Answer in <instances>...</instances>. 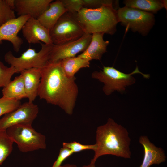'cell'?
Segmentation results:
<instances>
[{
  "mask_svg": "<svg viewBox=\"0 0 167 167\" xmlns=\"http://www.w3.org/2000/svg\"><path fill=\"white\" fill-rule=\"evenodd\" d=\"M13 143L6 130H0V165L11 153Z\"/></svg>",
  "mask_w": 167,
  "mask_h": 167,
  "instance_id": "obj_21",
  "label": "cell"
},
{
  "mask_svg": "<svg viewBox=\"0 0 167 167\" xmlns=\"http://www.w3.org/2000/svg\"><path fill=\"white\" fill-rule=\"evenodd\" d=\"M66 12L76 14L83 8V0H61Z\"/></svg>",
  "mask_w": 167,
  "mask_h": 167,
  "instance_id": "obj_25",
  "label": "cell"
},
{
  "mask_svg": "<svg viewBox=\"0 0 167 167\" xmlns=\"http://www.w3.org/2000/svg\"><path fill=\"white\" fill-rule=\"evenodd\" d=\"M130 141L127 130L109 118L106 123L96 129V148L90 163L95 164L100 157L107 155L131 158Z\"/></svg>",
  "mask_w": 167,
  "mask_h": 167,
  "instance_id": "obj_2",
  "label": "cell"
},
{
  "mask_svg": "<svg viewBox=\"0 0 167 167\" xmlns=\"http://www.w3.org/2000/svg\"><path fill=\"white\" fill-rule=\"evenodd\" d=\"M83 8L96 9L100 7L105 4H113L111 0H83Z\"/></svg>",
  "mask_w": 167,
  "mask_h": 167,
  "instance_id": "obj_28",
  "label": "cell"
},
{
  "mask_svg": "<svg viewBox=\"0 0 167 167\" xmlns=\"http://www.w3.org/2000/svg\"><path fill=\"white\" fill-rule=\"evenodd\" d=\"M21 104L20 100L0 98V117L16 109Z\"/></svg>",
  "mask_w": 167,
  "mask_h": 167,
  "instance_id": "obj_24",
  "label": "cell"
},
{
  "mask_svg": "<svg viewBox=\"0 0 167 167\" xmlns=\"http://www.w3.org/2000/svg\"><path fill=\"white\" fill-rule=\"evenodd\" d=\"M40 44L41 49L38 52L29 48L19 57L14 56L11 51H8L4 55L5 61L11 66L15 68L18 73L32 68H42L49 61L50 54L53 44Z\"/></svg>",
  "mask_w": 167,
  "mask_h": 167,
  "instance_id": "obj_6",
  "label": "cell"
},
{
  "mask_svg": "<svg viewBox=\"0 0 167 167\" xmlns=\"http://www.w3.org/2000/svg\"><path fill=\"white\" fill-rule=\"evenodd\" d=\"M92 34L85 33L76 40L59 45H54L51 50L49 61L56 62L67 58L75 57L84 52L90 42Z\"/></svg>",
  "mask_w": 167,
  "mask_h": 167,
  "instance_id": "obj_10",
  "label": "cell"
},
{
  "mask_svg": "<svg viewBox=\"0 0 167 167\" xmlns=\"http://www.w3.org/2000/svg\"><path fill=\"white\" fill-rule=\"evenodd\" d=\"M117 15L118 22L127 29L143 36L147 35L155 24L153 14L125 6L117 10Z\"/></svg>",
  "mask_w": 167,
  "mask_h": 167,
  "instance_id": "obj_8",
  "label": "cell"
},
{
  "mask_svg": "<svg viewBox=\"0 0 167 167\" xmlns=\"http://www.w3.org/2000/svg\"><path fill=\"white\" fill-rule=\"evenodd\" d=\"M135 74H141L147 79L150 77L149 75L140 71L137 66L133 72L128 74L121 72L113 67L104 66L102 71L93 72L91 77L104 84L103 90L106 95H109L115 91L122 92L126 86L134 84L135 79L132 75Z\"/></svg>",
  "mask_w": 167,
  "mask_h": 167,
  "instance_id": "obj_4",
  "label": "cell"
},
{
  "mask_svg": "<svg viewBox=\"0 0 167 167\" xmlns=\"http://www.w3.org/2000/svg\"><path fill=\"white\" fill-rule=\"evenodd\" d=\"M16 18L15 11L9 5L7 0H0V27Z\"/></svg>",
  "mask_w": 167,
  "mask_h": 167,
  "instance_id": "obj_22",
  "label": "cell"
},
{
  "mask_svg": "<svg viewBox=\"0 0 167 167\" xmlns=\"http://www.w3.org/2000/svg\"><path fill=\"white\" fill-rule=\"evenodd\" d=\"M60 62L65 74L70 78L75 77V74L81 69L89 67L90 64L89 61L78 57L65 58Z\"/></svg>",
  "mask_w": 167,
  "mask_h": 167,
  "instance_id": "obj_20",
  "label": "cell"
},
{
  "mask_svg": "<svg viewBox=\"0 0 167 167\" xmlns=\"http://www.w3.org/2000/svg\"><path fill=\"white\" fill-rule=\"evenodd\" d=\"M17 73H19L15 68L5 66L0 60V87L6 86L11 81L13 75Z\"/></svg>",
  "mask_w": 167,
  "mask_h": 167,
  "instance_id": "obj_23",
  "label": "cell"
},
{
  "mask_svg": "<svg viewBox=\"0 0 167 167\" xmlns=\"http://www.w3.org/2000/svg\"><path fill=\"white\" fill-rule=\"evenodd\" d=\"M73 153L70 149L63 147L60 150L58 157L52 167H60L63 161Z\"/></svg>",
  "mask_w": 167,
  "mask_h": 167,
  "instance_id": "obj_27",
  "label": "cell"
},
{
  "mask_svg": "<svg viewBox=\"0 0 167 167\" xmlns=\"http://www.w3.org/2000/svg\"><path fill=\"white\" fill-rule=\"evenodd\" d=\"M104 33H95L92 34V37L86 49L77 57L89 61L92 60H100L106 51L109 44L108 41L103 39Z\"/></svg>",
  "mask_w": 167,
  "mask_h": 167,
  "instance_id": "obj_15",
  "label": "cell"
},
{
  "mask_svg": "<svg viewBox=\"0 0 167 167\" xmlns=\"http://www.w3.org/2000/svg\"><path fill=\"white\" fill-rule=\"evenodd\" d=\"M60 167H77L76 166L73 164H67L64 165H61Z\"/></svg>",
  "mask_w": 167,
  "mask_h": 167,
  "instance_id": "obj_29",
  "label": "cell"
},
{
  "mask_svg": "<svg viewBox=\"0 0 167 167\" xmlns=\"http://www.w3.org/2000/svg\"><path fill=\"white\" fill-rule=\"evenodd\" d=\"M22 31L23 36L29 44L40 43V41L46 44H53L49 31L37 19L30 18L24 25Z\"/></svg>",
  "mask_w": 167,
  "mask_h": 167,
  "instance_id": "obj_12",
  "label": "cell"
},
{
  "mask_svg": "<svg viewBox=\"0 0 167 167\" xmlns=\"http://www.w3.org/2000/svg\"><path fill=\"white\" fill-rule=\"evenodd\" d=\"M52 0H14V8L19 16L29 15L37 19L46 10Z\"/></svg>",
  "mask_w": 167,
  "mask_h": 167,
  "instance_id": "obj_13",
  "label": "cell"
},
{
  "mask_svg": "<svg viewBox=\"0 0 167 167\" xmlns=\"http://www.w3.org/2000/svg\"><path fill=\"white\" fill-rule=\"evenodd\" d=\"M76 14L65 12L49 31L53 44L59 45L74 41L85 33L78 21Z\"/></svg>",
  "mask_w": 167,
  "mask_h": 167,
  "instance_id": "obj_7",
  "label": "cell"
},
{
  "mask_svg": "<svg viewBox=\"0 0 167 167\" xmlns=\"http://www.w3.org/2000/svg\"><path fill=\"white\" fill-rule=\"evenodd\" d=\"M41 69L32 68L23 70L20 72L23 78L27 98L29 102H33L38 96Z\"/></svg>",
  "mask_w": 167,
  "mask_h": 167,
  "instance_id": "obj_16",
  "label": "cell"
},
{
  "mask_svg": "<svg viewBox=\"0 0 167 167\" xmlns=\"http://www.w3.org/2000/svg\"><path fill=\"white\" fill-rule=\"evenodd\" d=\"M75 77L65 74L60 61H49L41 69L38 96L48 103L58 106L67 114L73 113L78 94Z\"/></svg>",
  "mask_w": 167,
  "mask_h": 167,
  "instance_id": "obj_1",
  "label": "cell"
},
{
  "mask_svg": "<svg viewBox=\"0 0 167 167\" xmlns=\"http://www.w3.org/2000/svg\"><path fill=\"white\" fill-rule=\"evenodd\" d=\"M113 4H105L96 9L83 8L76 14L85 33L113 35L115 33L118 21L117 10L114 8Z\"/></svg>",
  "mask_w": 167,
  "mask_h": 167,
  "instance_id": "obj_3",
  "label": "cell"
},
{
  "mask_svg": "<svg viewBox=\"0 0 167 167\" xmlns=\"http://www.w3.org/2000/svg\"><path fill=\"white\" fill-rule=\"evenodd\" d=\"M6 131L22 152L46 148L45 136L36 131L32 125H17L8 128Z\"/></svg>",
  "mask_w": 167,
  "mask_h": 167,
  "instance_id": "obj_5",
  "label": "cell"
},
{
  "mask_svg": "<svg viewBox=\"0 0 167 167\" xmlns=\"http://www.w3.org/2000/svg\"><path fill=\"white\" fill-rule=\"evenodd\" d=\"M31 17L29 15L19 16L11 19L0 27V44L3 40L10 41L12 45L14 50L19 51L23 41L18 35L24 25Z\"/></svg>",
  "mask_w": 167,
  "mask_h": 167,
  "instance_id": "obj_11",
  "label": "cell"
},
{
  "mask_svg": "<svg viewBox=\"0 0 167 167\" xmlns=\"http://www.w3.org/2000/svg\"><path fill=\"white\" fill-rule=\"evenodd\" d=\"M2 97L20 100L27 98L24 81L22 76L20 74L15 77L2 90Z\"/></svg>",
  "mask_w": 167,
  "mask_h": 167,
  "instance_id": "obj_18",
  "label": "cell"
},
{
  "mask_svg": "<svg viewBox=\"0 0 167 167\" xmlns=\"http://www.w3.org/2000/svg\"><path fill=\"white\" fill-rule=\"evenodd\" d=\"M63 147L71 150L74 153L86 150H91L95 151L96 148V144L91 145H84L76 141L69 143L63 142Z\"/></svg>",
  "mask_w": 167,
  "mask_h": 167,
  "instance_id": "obj_26",
  "label": "cell"
},
{
  "mask_svg": "<svg viewBox=\"0 0 167 167\" xmlns=\"http://www.w3.org/2000/svg\"><path fill=\"white\" fill-rule=\"evenodd\" d=\"M139 141L144 150L143 160L139 167H150L153 164H159L165 161L166 156L163 150L151 143L147 136H141Z\"/></svg>",
  "mask_w": 167,
  "mask_h": 167,
  "instance_id": "obj_14",
  "label": "cell"
},
{
  "mask_svg": "<svg viewBox=\"0 0 167 167\" xmlns=\"http://www.w3.org/2000/svg\"><path fill=\"white\" fill-rule=\"evenodd\" d=\"M125 6L151 13H156L163 8H167L166 0H126Z\"/></svg>",
  "mask_w": 167,
  "mask_h": 167,
  "instance_id": "obj_19",
  "label": "cell"
},
{
  "mask_svg": "<svg viewBox=\"0 0 167 167\" xmlns=\"http://www.w3.org/2000/svg\"><path fill=\"white\" fill-rule=\"evenodd\" d=\"M66 10L61 0L52 1L48 8L37 19L40 23L49 31Z\"/></svg>",
  "mask_w": 167,
  "mask_h": 167,
  "instance_id": "obj_17",
  "label": "cell"
},
{
  "mask_svg": "<svg viewBox=\"0 0 167 167\" xmlns=\"http://www.w3.org/2000/svg\"><path fill=\"white\" fill-rule=\"evenodd\" d=\"M39 111L38 106L29 102L21 104L15 110L0 118V130H6L17 125H32Z\"/></svg>",
  "mask_w": 167,
  "mask_h": 167,
  "instance_id": "obj_9",
  "label": "cell"
},
{
  "mask_svg": "<svg viewBox=\"0 0 167 167\" xmlns=\"http://www.w3.org/2000/svg\"><path fill=\"white\" fill-rule=\"evenodd\" d=\"M81 167H96L95 164L90 163L87 165H84Z\"/></svg>",
  "mask_w": 167,
  "mask_h": 167,
  "instance_id": "obj_30",
  "label": "cell"
}]
</instances>
